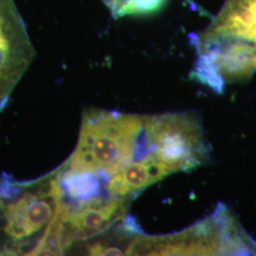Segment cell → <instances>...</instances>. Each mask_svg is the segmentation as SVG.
<instances>
[{
	"mask_svg": "<svg viewBox=\"0 0 256 256\" xmlns=\"http://www.w3.org/2000/svg\"><path fill=\"white\" fill-rule=\"evenodd\" d=\"M146 136L156 162L168 174L190 170L206 160L200 124L188 114L146 117Z\"/></svg>",
	"mask_w": 256,
	"mask_h": 256,
	"instance_id": "4",
	"label": "cell"
},
{
	"mask_svg": "<svg viewBox=\"0 0 256 256\" xmlns=\"http://www.w3.org/2000/svg\"><path fill=\"white\" fill-rule=\"evenodd\" d=\"M34 54L14 0H0V108Z\"/></svg>",
	"mask_w": 256,
	"mask_h": 256,
	"instance_id": "5",
	"label": "cell"
},
{
	"mask_svg": "<svg viewBox=\"0 0 256 256\" xmlns=\"http://www.w3.org/2000/svg\"><path fill=\"white\" fill-rule=\"evenodd\" d=\"M196 77L212 88L250 77L256 70V0H227L196 38Z\"/></svg>",
	"mask_w": 256,
	"mask_h": 256,
	"instance_id": "1",
	"label": "cell"
},
{
	"mask_svg": "<svg viewBox=\"0 0 256 256\" xmlns=\"http://www.w3.org/2000/svg\"><path fill=\"white\" fill-rule=\"evenodd\" d=\"M244 234L225 208L192 229L167 238H138L126 254L147 256H212L247 250Z\"/></svg>",
	"mask_w": 256,
	"mask_h": 256,
	"instance_id": "3",
	"label": "cell"
},
{
	"mask_svg": "<svg viewBox=\"0 0 256 256\" xmlns=\"http://www.w3.org/2000/svg\"><path fill=\"white\" fill-rule=\"evenodd\" d=\"M115 16H132L158 9L165 0H102Z\"/></svg>",
	"mask_w": 256,
	"mask_h": 256,
	"instance_id": "6",
	"label": "cell"
},
{
	"mask_svg": "<svg viewBox=\"0 0 256 256\" xmlns=\"http://www.w3.org/2000/svg\"><path fill=\"white\" fill-rule=\"evenodd\" d=\"M146 153V117L90 110L84 116L77 148L64 167L110 180Z\"/></svg>",
	"mask_w": 256,
	"mask_h": 256,
	"instance_id": "2",
	"label": "cell"
}]
</instances>
